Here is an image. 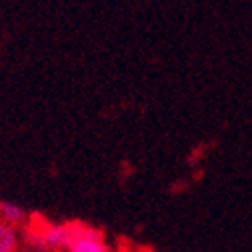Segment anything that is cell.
Instances as JSON below:
<instances>
[{
    "label": "cell",
    "mask_w": 252,
    "mask_h": 252,
    "mask_svg": "<svg viewBox=\"0 0 252 252\" xmlns=\"http://www.w3.org/2000/svg\"><path fill=\"white\" fill-rule=\"evenodd\" d=\"M20 242H22L20 228L0 222V252H14L16 248H20Z\"/></svg>",
    "instance_id": "277c9868"
},
{
    "label": "cell",
    "mask_w": 252,
    "mask_h": 252,
    "mask_svg": "<svg viewBox=\"0 0 252 252\" xmlns=\"http://www.w3.org/2000/svg\"><path fill=\"white\" fill-rule=\"evenodd\" d=\"M22 238L28 248L34 252H54L66 250L72 238L70 224H36L22 232Z\"/></svg>",
    "instance_id": "6da1fadb"
},
{
    "label": "cell",
    "mask_w": 252,
    "mask_h": 252,
    "mask_svg": "<svg viewBox=\"0 0 252 252\" xmlns=\"http://www.w3.org/2000/svg\"><path fill=\"white\" fill-rule=\"evenodd\" d=\"M0 222H6L10 226L20 228V226H24L28 222V216H26L24 208H20L18 204L0 200Z\"/></svg>",
    "instance_id": "3957f363"
},
{
    "label": "cell",
    "mask_w": 252,
    "mask_h": 252,
    "mask_svg": "<svg viewBox=\"0 0 252 252\" xmlns=\"http://www.w3.org/2000/svg\"><path fill=\"white\" fill-rule=\"evenodd\" d=\"M72 226V238L68 244V252H110L108 244L104 242V236L84 224H70Z\"/></svg>",
    "instance_id": "7a4b0ae2"
},
{
    "label": "cell",
    "mask_w": 252,
    "mask_h": 252,
    "mask_svg": "<svg viewBox=\"0 0 252 252\" xmlns=\"http://www.w3.org/2000/svg\"><path fill=\"white\" fill-rule=\"evenodd\" d=\"M14 252H34L32 248H28V246H20V248H16Z\"/></svg>",
    "instance_id": "5b68a950"
}]
</instances>
